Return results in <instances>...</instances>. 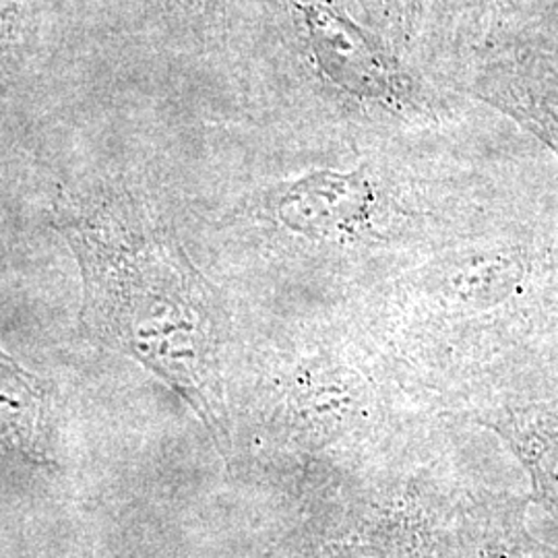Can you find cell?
I'll return each mask as SVG.
<instances>
[{
  "mask_svg": "<svg viewBox=\"0 0 558 558\" xmlns=\"http://www.w3.org/2000/svg\"><path fill=\"white\" fill-rule=\"evenodd\" d=\"M375 205V186L364 172L319 170L283 189L276 216L299 236L345 240L354 239L371 223Z\"/></svg>",
  "mask_w": 558,
  "mask_h": 558,
  "instance_id": "4",
  "label": "cell"
},
{
  "mask_svg": "<svg viewBox=\"0 0 558 558\" xmlns=\"http://www.w3.org/2000/svg\"><path fill=\"white\" fill-rule=\"evenodd\" d=\"M62 232L81 263L89 329L166 380L228 453L220 320L199 271L174 240L122 211L100 209Z\"/></svg>",
  "mask_w": 558,
  "mask_h": 558,
  "instance_id": "1",
  "label": "cell"
},
{
  "mask_svg": "<svg viewBox=\"0 0 558 558\" xmlns=\"http://www.w3.org/2000/svg\"><path fill=\"white\" fill-rule=\"evenodd\" d=\"M304 15L320 64L331 80L360 98L391 100L396 92L391 73L354 27L319 4L306 7Z\"/></svg>",
  "mask_w": 558,
  "mask_h": 558,
  "instance_id": "5",
  "label": "cell"
},
{
  "mask_svg": "<svg viewBox=\"0 0 558 558\" xmlns=\"http://www.w3.org/2000/svg\"><path fill=\"white\" fill-rule=\"evenodd\" d=\"M459 418L497 433L509 445L532 480V502L558 525V364L502 385Z\"/></svg>",
  "mask_w": 558,
  "mask_h": 558,
  "instance_id": "2",
  "label": "cell"
},
{
  "mask_svg": "<svg viewBox=\"0 0 558 558\" xmlns=\"http://www.w3.org/2000/svg\"><path fill=\"white\" fill-rule=\"evenodd\" d=\"M530 502L474 484L449 521L445 558H558L557 530L536 527Z\"/></svg>",
  "mask_w": 558,
  "mask_h": 558,
  "instance_id": "3",
  "label": "cell"
},
{
  "mask_svg": "<svg viewBox=\"0 0 558 558\" xmlns=\"http://www.w3.org/2000/svg\"><path fill=\"white\" fill-rule=\"evenodd\" d=\"M0 451L46 461V398L40 383L2 352Z\"/></svg>",
  "mask_w": 558,
  "mask_h": 558,
  "instance_id": "6",
  "label": "cell"
}]
</instances>
